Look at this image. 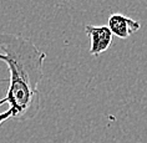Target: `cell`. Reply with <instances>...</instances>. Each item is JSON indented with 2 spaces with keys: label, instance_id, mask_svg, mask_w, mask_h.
Listing matches in <instances>:
<instances>
[{
  "label": "cell",
  "instance_id": "3",
  "mask_svg": "<svg viewBox=\"0 0 147 143\" xmlns=\"http://www.w3.org/2000/svg\"><path fill=\"white\" fill-rule=\"evenodd\" d=\"M107 26L111 30L112 35L120 39H127L140 30L141 24L123 14H111L107 21Z\"/></svg>",
  "mask_w": 147,
  "mask_h": 143
},
{
  "label": "cell",
  "instance_id": "2",
  "mask_svg": "<svg viewBox=\"0 0 147 143\" xmlns=\"http://www.w3.org/2000/svg\"><path fill=\"white\" fill-rule=\"evenodd\" d=\"M85 31L91 40L90 54L94 56H98L106 50H109L112 45L113 35L109 26H94L86 25Z\"/></svg>",
  "mask_w": 147,
  "mask_h": 143
},
{
  "label": "cell",
  "instance_id": "1",
  "mask_svg": "<svg viewBox=\"0 0 147 143\" xmlns=\"http://www.w3.org/2000/svg\"><path fill=\"white\" fill-rule=\"evenodd\" d=\"M45 52L40 51L30 40L20 35H0V61L8 65L10 85L0 106L9 108L0 115V124L6 120L26 121L40 109L38 86L42 79Z\"/></svg>",
  "mask_w": 147,
  "mask_h": 143
}]
</instances>
